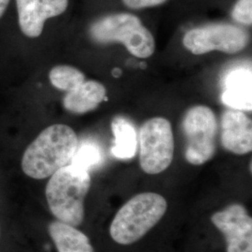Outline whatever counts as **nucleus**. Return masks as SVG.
<instances>
[{"label":"nucleus","instance_id":"nucleus-3","mask_svg":"<svg viewBox=\"0 0 252 252\" xmlns=\"http://www.w3.org/2000/svg\"><path fill=\"white\" fill-rule=\"evenodd\" d=\"M167 210L166 199L156 192H142L128 200L118 210L109 234L120 245H132L157 225Z\"/></svg>","mask_w":252,"mask_h":252},{"label":"nucleus","instance_id":"nucleus-4","mask_svg":"<svg viewBox=\"0 0 252 252\" xmlns=\"http://www.w3.org/2000/svg\"><path fill=\"white\" fill-rule=\"evenodd\" d=\"M89 34L99 44L121 43L138 58H148L155 52L152 32L131 13H114L98 19L91 25Z\"/></svg>","mask_w":252,"mask_h":252},{"label":"nucleus","instance_id":"nucleus-9","mask_svg":"<svg viewBox=\"0 0 252 252\" xmlns=\"http://www.w3.org/2000/svg\"><path fill=\"white\" fill-rule=\"evenodd\" d=\"M19 27L27 37L36 38L42 34L45 22L66 10L68 0H16Z\"/></svg>","mask_w":252,"mask_h":252},{"label":"nucleus","instance_id":"nucleus-11","mask_svg":"<svg viewBox=\"0 0 252 252\" xmlns=\"http://www.w3.org/2000/svg\"><path fill=\"white\" fill-rule=\"evenodd\" d=\"M252 72L250 65H237L228 70L222 80V103L228 108L252 111Z\"/></svg>","mask_w":252,"mask_h":252},{"label":"nucleus","instance_id":"nucleus-13","mask_svg":"<svg viewBox=\"0 0 252 252\" xmlns=\"http://www.w3.org/2000/svg\"><path fill=\"white\" fill-rule=\"evenodd\" d=\"M47 231L57 252H94L90 238L78 227L54 220Z\"/></svg>","mask_w":252,"mask_h":252},{"label":"nucleus","instance_id":"nucleus-7","mask_svg":"<svg viewBox=\"0 0 252 252\" xmlns=\"http://www.w3.org/2000/svg\"><path fill=\"white\" fill-rule=\"evenodd\" d=\"M248 32L231 24H210L189 30L182 39L183 46L194 55L219 51L235 54L249 45Z\"/></svg>","mask_w":252,"mask_h":252},{"label":"nucleus","instance_id":"nucleus-16","mask_svg":"<svg viewBox=\"0 0 252 252\" xmlns=\"http://www.w3.org/2000/svg\"><path fill=\"white\" fill-rule=\"evenodd\" d=\"M101 161L102 153L99 147L94 143H85L79 146L70 163L90 171L91 168L97 165Z\"/></svg>","mask_w":252,"mask_h":252},{"label":"nucleus","instance_id":"nucleus-10","mask_svg":"<svg viewBox=\"0 0 252 252\" xmlns=\"http://www.w3.org/2000/svg\"><path fill=\"white\" fill-rule=\"evenodd\" d=\"M220 142L226 151L245 155L252 151V119L238 109L229 108L220 119Z\"/></svg>","mask_w":252,"mask_h":252},{"label":"nucleus","instance_id":"nucleus-14","mask_svg":"<svg viewBox=\"0 0 252 252\" xmlns=\"http://www.w3.org/2000/svg\"><path fill=\"white\" fill-rule=\"evenodd\" d=\"M114 144L111 153L118 159H132L136 153L138 140L134 126L125 118L117 117L111 124Z\"/></svg>","mask_w":252,"mask_h":252},{"label":"nucleus","instance_id":"nucleus-18","mask_svg":"<svg viewBox=\"0 0 252 252\" xmlns=\"http://www.w3.org/2000/svg\"><path fill=\"white\" fill-rule=\"evenodd\" d=\"M167 0H123L127 8L132 9H141L160 6Z\"/></svg>","mask_w":252,"mask_h":252},{"label":"nucleus","instance_id":"nucleus-12","mask_svg":"<svg viewBox=\"0 0 252 252\" xmlns=\"http://www.w3.org/2000/svg\"><path fill=\"white\" fill-rule=\"evenodd\" d=\"M106 87L96 81H85L76 89L66 93L63 108L74 114H84L98 108L106 99Z\"/></svg>","mask_w":252,"mask_h":252},{"label":"nucleus","instance_id":"nucleus-8","mask_svg":"<svg viewBox=\"0 0 252 252\" xmlns=\"http://www.w3.org/2000/svg\"><path fill=\"white\" fill-rule=\"evenodd\" d=\"M225 238L226 252H252V218L243 205L234 203L211 216Z\"/></svg>","mask_w":252,"mask_h":252},{"label":"nucleus","instance_id":"nucleus-17","mask_svg":"<svg viewBox=\"0 0 252 252\" xmlns=\"http://www.w3.org/2000/svg\"><path fill=\"white\" fill-rule=\"evenodd\" d=\"M252 0H238L232 11L234 21L245 26H252Z\"/></svg>","mask_w":252,"mask_h":252},{"label":"nucleus","instance_id":"nucleus-20","mask_svg":"<svg viewBox=\"0 0 252 252\" xmlns=\"http://www.w3.org/2000/svg\"><path fill=\"white\" fill-rule=\"evenodd\" d=\"M10 0H0V18L4 15L5 11L8 9Z\"/></svg>","mask_w":252,"mask_h":252},{"label":"nucleus","instance_id":"nucleus-15","mask_svg":"<svg viewBox=\"0 0 252 252\" xmlns=\"http://www.w3.org/2000/svg\"><path fill=\"white\" fill-rule=\"evenodd\" d=\"M49 79L56 89L66 93L76 89L86 81L85 75L80 69L67 64L54 66L50 71Z\"/></svg>","mask_w":252,"mask_h":252},{"label":"nucleus","instance_id":"nucleus-6","mask_svg":"<svg viewBox=\"0 0 252 252\" xmlns=\"http://www.w3.org/2000/svg\"><path fill=\"white\" fill-rule=\"evenodd\" d=\"M139 163L146 174L157 175L166 170L173 161L175 141L170 122L154 117L139 130Z\"/></svg>","mask_w":252,"mask_h":252},{"label":"nucleus","instance_id":"nucleus-19","mask_svg":"<svg viewBox=\"0 0 252 252\" xmlns=\"http://www.w3.org/2000/svg\"><path fill=\"white\" fill-rule=\"evenodd\" d=\"M6 217L2 203L0 201V251L2 249V245L8 236V221L6 220Z\"/></svg>","mask_w":252,"mask_h":252},{"label":"nucleus","instance_id":"nucleus-5","mask_svg":"<svg viewBox=\"0 0 252 252\" xmlns=\"http://www.w3.org/2000/svg\"><path fill=\"white\" fill-rule=\"evenodd\" d=\"M185 158L192 165L210 161L217 151L219 124L213 110L206 106L189 108L182 120Z\"/></svg>","mask_w":252,"mask_h":252},{"label":"nucleus","instance_id":"nucleus-2","mask_svg":"<svg viewBox=\"0 0 252 252\" xmlns=\"http://www.w3.org/2000/svg\"><path fill=\"white\" fill-rule=\"evenodd\" d=\"M91 185L90 171L73 163L54 172L46 185L45 199L55 220L81 226L85 219V199Z\"/></svg>","mask_w":252,"mask_h":252},{"label":"nucleus","instance_id":"nucleus-1","mask_svg":"<svg viewBox=\"0 0 252 252\" xmlns=\"http://www.w3.org/2000/svg\"><path fill=\"white\" fill-rule=\"evenodd\" d=\"M79 146V137L71 127L62 124L49 126L25 150L21 159L22 171L32 180L49 179L72 162Z\"/></svg>","mask_w":252,"mask_h":252}]
</instances>
